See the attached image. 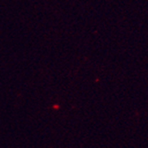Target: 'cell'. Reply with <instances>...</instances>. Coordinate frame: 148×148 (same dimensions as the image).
I'll return each instance as SVG.
<instances>
[]
</instances>
